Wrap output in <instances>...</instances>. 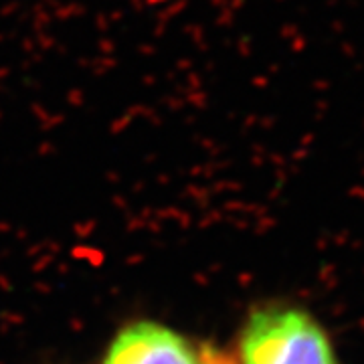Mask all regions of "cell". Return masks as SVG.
Instances as JSON below:
<instances>
[{
    "label": "cell",
    "instance_id": "6da1fadb",
    "mask_svg": "<svg viewBox=\"0 0 364 364\" xmlns=\"http://www.w3.org/2000/svg\"><path fill=\"white\" fill-rule=\"evenodd\" d=\"M237 364H342L322 320L294 301H267L247 314Z\"/></svg>",
    "mask_w": 364,
    "mask_h": 364
},
{
    "label": "cell",
    "instance_id": "7a4b0ae2",
    "mask_svg": "<svg viewBox=\"0 0 364 364\" xmlns=\"http://www.w3.org/2000/svg\"><path fill=\"white\" fill-rule=\"evenodd\" d=\"M104 364H205L203 350L174 328L136 320L117 330L107 344Z\"/></svg>",
    "mask_w": 364,
    "mask_h": 364
},
{
    "label": "cell",
    "instance_id": "3957f363",
    "mask_svg": "<svg viewBox=\"0 0 364 364\" xmlns=\"http://www.w3.org/2000/svg\"><path fill=\"white\" fill-rule=\"evenodd\" d=\"M203 356H205V364H237L231 356H225L215 348H203Z\"/></svg>",
    "mask_w": 364,
    "mask_h": 364
}]
</instances>
